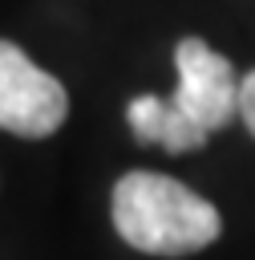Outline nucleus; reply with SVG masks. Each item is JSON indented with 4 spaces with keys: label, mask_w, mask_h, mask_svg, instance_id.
<instances>
[{
    "label": "nucleus",
    "mask_w": 255,
    "mask_h": 260,
    "mask_svg": "<svg viewBox=\"0 0 255 260\" xmlns=\"http://www.w3.org/2000/svg\"><path fill=\"white\" fill-rule=\"evenodd\" d=\"M113 228L146 256H190L219 240L223 215L210 199L158 171H130L113 187Z\"/></svg>",
    "instance_id": "1"
},
{
    "label": "nucleus",
    "mask_w": 255,
    "mask_h": 260,
    "mask_svg": "<svg viewBox=\"0 0 255 260\" xmlns=\"http://www.w3.org/2000/svg\"><path fill=\"white\" fill-rule=\"evenodd\" d=\"M174 65H178V85L170 93V106L198 126L206 138L239 118V73L235 65L215 53L202 37H182L174 45Z\"/></svg>",
    "instance_id": "2"
},
{
    "label": "nucleus",
    "mask_w": 255,
    "mask_h": 260,
    "mask_svg": "<svg viewBox=\"0 0 255 260\" xmlns=\"http://www.w3.org/2000/svg\"><path fill=\"white\" fill-rule=\"evenodd\" d=\"M69 118L65 85L45 73L20 45L0 41V130L20 138H49Z\"/></svg>",
    "instance_id": "3"
},
{
    "label": "nucleus",
    "mask_w": 255,
    "mask_h": 260,
    "mask_svg": "<svg viewBox=\"0 0 255 260\" xmlns=\"http://www.w3.org/2000/svg\"><path fill=\"white\" fill-rule=\"evenodd\" d=\"M125 122L134 130L138 142H154V146H166L170 154H186V150H198L206 142V134L198 126H190L174 106L170 98H158V93H142L130 102L125 110Z\"/></svg>",
    "instance_id": "4"
},
{
    "label": "nucleus",
    "mask_w": 255,
    "mask_h": 260,
    "mask_svg": "<svg viewBox=\"0 0 255 260\" xmlns=\"http://www.w3.org/2000/svg\"><path fill=\"white\" fill-rule=\"evenodd\" d=\"M239 122H243L247 134L255 138V69L239 81Z\"/></svg>",
    "instance_id": "5"
}]
</instances>
